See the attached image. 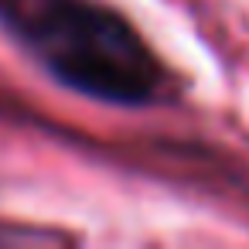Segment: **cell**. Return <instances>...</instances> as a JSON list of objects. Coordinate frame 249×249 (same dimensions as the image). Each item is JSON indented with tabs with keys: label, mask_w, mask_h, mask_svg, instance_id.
<instances>
[{
	"label": "cell",
	"mask_w": 249,
	"mask_h": 249,
	"mask_svg": "<svg viewBox=\"0 0 249 249\" xmlns=\"http://www.w3.org/2000/svg\"><path fill=\"white\" fill-rule=\"evenodd\" d=\"M0 28L48 75L89 99L143 106L160 96L157 55L99 0H0Z\"/></svg>",
	"instance_id": "6da1fadb"
}]
</instances>
